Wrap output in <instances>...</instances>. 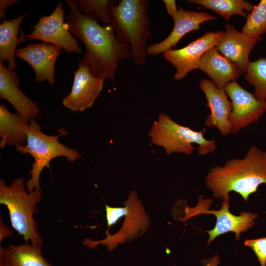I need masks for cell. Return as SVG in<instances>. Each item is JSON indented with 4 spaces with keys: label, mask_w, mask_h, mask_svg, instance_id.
I'll return each instance as SVG.
<instances>
[{
    "label": "cell",
    "mask_w": 266,
    "mask_h": 266,
    "mask_svg": "<svg viewBox=\"0 0 266 266\" xmlns=\"http://www.w3.org/2000/svg\"><path fill=\"white\" fill-rule=\"evenodd\" d=\"M198 199V204L195 207H185L184 217L180 220L185 221L199 214L214 215L216 218L215 226L213 229L206 231L209 236L208 245L218 236L228 232L234 233L236 240H238L241 233L253 227L255 224V219L259 216L257 214L245 211L241 212L238 216L234 215L230 211V202L224 201L220 209L209 210L213 201L212 199H203V196H200Z\"/></svg>",
    "instance_id": "cell-7"
},
{
    "label": "cell",
    "mask_w": 266,
    "mask_h": 266,
    "mask_svg": "<svg viewBox=\"0 0 266 266\" xmlns=\"http://www.w3.org/2000/svg\"><path fill=\"white\" fill-rule=\"evenodd\" d=\"M27 13L10 20L5 19L0 25V62L8 63V68L15 70L16 64L15 56L16 47L20 43L26 41L27 34L21 30L18 37L20 25Z\"/></svg>",
    "instance_id": "cell-21"
},
{
    "label": "cell",
    "mask_w": 266,
    "mask_h": 266,
    "mask_svg": "<svg viewBox=\"0 0 266 266\" xmlns=\"http://www.w3.org/2000/svg\"><path fill=\"white\" fill-rule=\"evenodd\" d=\"M12 234V232L4 225L2 221L0 220V241L4 237H7Z\"/></svg>",
    "instance_id": "cell-28"
},
{
    "label": "cell",
    "mask_w": 266,
    "mask_h": 266,
    "mask_svg": "<svg viewBox=\"0 0 266 266\" xmlns=\"http://www.w3.org/2000/svg\"><path fill=\"white\" fill-rule=\"evenodd\" d=\"M224 33L223 31L208 32L183 48L165 52L163 54L164 58L176 68L173 79L179 81L191 71L199 69L202 56L216 46Z\"/></svg>",
    "instance_id": "cell-12"
},
{
    "label": "cell",
    "mask_w": 266,
    "mask_h": 266,
    "mask_svg": "<svg viewBox=\"0 0 266 266\" xmlns=\"http://www.w3.org/2000/svg\"><path fill=\"white\" fill-rule=\"evenodd\" d=\"M225 28L215 47L222 55L234 63L243 74L246 73L251 62L249 58L250 53L260 38H251L228 23Z\"/></svg>",
    "instance_id": "cell-17"
},
{
    "label": "cell",
    "mask_w": 266,
    "mask_h": 266,
    "mask_svg": "<svg viewBox=\"0 0 266 266\" xmlns=\"http://www.w3.org/2000/svg\"><path fill=\"white\" fill-rule=\"evenodd\" d=\"M167 13L172 17L174 27L170 34L163 40L148 46L147 54L156 56L175 47L186 34L200 29L205 22L215 20V17L206 12H197L177 8L174 0H164Z\"/></svg>",
    "instance_id": "cell-9"
},
{
    "label": "cell",
    "mask_w": 266,
    "mask_h": 266,
    "mask_svg": "<svg viewBox=\"0 0 266 266\" xmlns=\"http://www.w3.org/2000/svg\"><path fill=\"white\" fill-rule=\"evenodd\" d=\"M124 203L126 207L125 219L120 230L112 235L109 232L105 231L106 237L100 240H94L86 237L82 241L83 245L94 249L101 244L106 246L107 250L110 251L115 249L118 244L133 240L146 232L150 219L141 201L137 198V192L135 191L130 192Z\"/></svg>",
    "instance_id": "cell-8"
},
{
    "label": "cell",
    "mask_w": 266,
    "mask_h": 266,
    "mask_svg": "<svg viewBox=\"0 0 266 266\" xmlns=\"http://www.w3.org/2000/svg\"><path fill=\"white\" fill-rule=\"evenodd\" d=\"M205 130L196 131L182 126L165 113L160 114L148 133L153 144L163 147L168 155L173 153L190 155L195 150L193 144L198 145L200 155L205 156L214 152L217 145L214 140L206 139Z\"/></svg>",
    "instance_id": "cell-6"
},
{
    "label": "cell",
    "mask_w": 266,
    "mask_h": 266,
    "mask_svg": "<svg viewBox=\"0 0 266 266\" xmlns=\"http://www.w3.org/2000/svg\"><path fill=\"white\" fill-rule=\"evenodd\" d=\"M42 246L29 242L0 247V266H52L42 253Z\"/></svg>",
    "instance_id": "cell-19"
},
{
    "label": "cell",
    "mask_w": 266,
    "mask_h": 266,
    "mask_svg": "<svg viewBox=\"0 0 266 266\" xmlns=\"http://www.w3.org/2000/svg\"><path fill=\"white\" fill-rule=\"evenodd\" d=\"M245 245L254 251L261 266H266V237L254 239H247Z\"/></svg>",
    "instance_id": "cell-26"
},
{
    "label": "cell",
    "mask_w": 266,
    "mask_h": 266,
    "mask_svg": "<svg viewBox=\"0 0 266 266\" xmlns=\"http://www.w3.org/2000/svg\"><path fill=\"white\" fill-rule=\"evenodd\" d=\"M224 89L232 104L229 118L232 134H237L243 128L259 121L266 111V100L257 99L236 81L228 83Z\"/></svg>",
    "instance_id": "cell-11"
},
{
    "label": "cell",
    "mask_w": 266,
    "mask_h": 266,
    "mask_svg": "<svg viewBox=\"0 0 266 266\" xmlns=\"http://www.w3.org/2000/svg\"><path fill=\"white\" fill-rule=\"evenodd\" d=\"M245 79L255 88L254 95L260 100H266V58L251 62L246 72Z\"/></svg>",
    "instance_id": "cell-23"
},
{
    "label": "cell",
    "mask_w": 266,
    "mask_h": 266,
    "mask_svg": "<svg viewBox=\"0 0 266 266\" xmlns=\"http://www.w3.org/2000/svg\"><path fill=\"white\" fill-rule=\"evenodd\" d=\"M220 263V258L216 254L207 261L204 266H218Z\"/></svg>",
    "instance_id": "cell-29"
},
{
    "label": "cell",
    "mask_w": 266,
    "mask_h": 266,
    "mask_svg": "<svg viewBox=\"0 0 266 266\" xmlns=\"http://www.w3.org/2000/svg\"><path fill=\"white\" fill-rule=\"evenodd\" d=\"M242 33L253 38H260L266 33V0H261L248 13Z\"/></svg>",
    "instance_id": "cell-24"
},
{
    "label": "cell",
    "mask_w": 266,
    "mask_h": 266,
    "mask_svg": "<svg viewBox=\"0 0 266 266\" xmlns=\"http://www.w3.org/2000/svg\"><path fill=\"white\" fill-rule=\"evenodd\" d=\"M187 2L195 3L211 10L229 21L234 15L247 17L255 5L251 2L243 0H189Z\"/></svg>",
    "instance_id": "cell-22"
},
{
    "label": "cell",
    "mask_w": 266,
    "mask_h": 266,
    "mask_svg": "<svg viewBox=\"0 0 266 266\" xmlns=\"http://www.w3.org/2000/svg\"><path fill=\"white\" fill-rule=\"evenodd\" d=\"M61 51V48L46 42L29 43L17 49L15 55L33 67L35 74L34 81L46 80L53 86L55 83V64Z\"/></svg>",
    "instance_id": "cell-14"
},
{
    "label": "cell",
    "mask_w": 266,
    "mask_h": 266,
    "mask_svg": "<svg viewBox=\"0 0 266 266\" xmlns=\"http://www.w3.org/2000/svg\"><path fill=\"white\" fill-rule=\"evenodd\" d=\"M41 194V189L27 193L24 177L14 180L10 185L0 180V203L7 207L12 228L25 242L42 246L43 240L33 218L37 212V204L42 200Z\"/></svg>",
    "instance_id": "cell-4"
},
{
    "label": "cell",
    "mask_w": 266,
    "mask_h": 266,
    "mask_svg": "<svg viewBox=\"0 0 266 266\" xmlns=\"http://www.w3.org/2000/svg\"><path fill=\"white\" fill-rule=\"evenodd\" d=\"M30 122L23 115L12 113L5 104L0 105V148L6 145H25L27 142V132Z\"/></svg>",
    "instance_id": "cell-20"
},
{
    "label": "cell",
    "mask_w": 266,
    "mask_h": 266,
    "mask_svg": "<svg viewBox=\"0 0 266 266\" xmlns=\"http://www.w3.org/2000/svg\"><path fill=\"white\" fill-rule=\"evenodd\" d=\"M66 133L62 129L58 135H48L41 131L37 121L30 123L26 144L16 147L17 151L22 154H30L34 159L29 174L31 177L26 183L29 192L41 189L39 186L40 174L45 167L50 169V163L53 159L64 157L67 161L73 162L81 157L78 151L66 147L59 141V137Z\"/></svg>",
    "instance_id": "cell-5"
},
{
    "label": "cell",
    "mask_w": 266,
    "mask_h": 266,
    "mask_svg": "<svg viewBox=\"0 0 266 266\" xmlns=\"http://www.w3.org/2000/svg\"><path fill=\"white\" fill-rule=\"evenodd\" d=\"M110 0H78V7L84 15L105 25H111V19L108 11Z\"/></svg>",
    "instance_id": "cell-25"
},
{
    "label": "cell",
    "mask_w": 266,
    "mask_h": 266,
    "mask_svg": "<svg viewBox=\"0 0 266 266\" xmlns=\"http://www.w3.org/2000/svg\"><path fill=\"white\" fill-rule=\"evenodd\" d=\"M104 79L94 76L88 66L81 60L70 92L63 100V104L72 111H83L94 104L103 87Z\"/></svg>",
    "instance_id": "cell-13"
},
{
    "label": "cell",
    "mask_w": 266,
    "mask_h": 266,
    "mask_svg": "<svg viewBox=\"0 0 266 266\" xmlns=\"http://www.w3.org/2000/svg\"><path fill=\"white\" fill-rule=\"evenodd\" d=\"M110 0L111 25L117 39L129 45L131 58L138 66L143 65L148 56L147 42L152 35L147 0H121L117 4Z\"/></svg>",
    "instance_id": "cell-3"
},
{
    "label": "cell",
    "mask_w": 266,
    "mask_h": 266,
    "mask_svg": "<svg viewBox=\"0 0 266 266\" xmlns=\"http://www.w3.org/2000/svg\"><path fill=\"white\" fill-rule=\"evenodd\" d=\"M66 1L69 8L65 16L68 30L85 46L81 61L94 76L114 81L119 61L131 58L129 45L117 39L111 25L102 26L84 15L77 0Z\"/></svg>",
    "instance_id": "cell-1"
},
{
    "label": "cell",
    "mask_w": 266,
    "mask_h": 266,
    "mask_svg": "<svg viewBox=\"0 0 266 266\" xmlns=\"http://www.w3.org/2000/svg\"><path fill=\"white\" fill-rule=\"evenodd\" d=\"M200 88L205 96L206 105L210 110L205 119V125L216 127L223 136L231 133L229 118L232 104L225 89L218 88L212 81L206 79H201Z\"/></svg>",
    "instance_id": "cell-15"
},
{
    "label": "cell",
    "mask_w": 266,
    "mask_h": 266,
    "mask_svg": "<svg viewBox=\"0 0 266 266\" xmlns=\"http://www.w3.org/2000/svg\"><path fill=\"white\" fill-rule=\"evenodd\" d=\"M20 78L14 70L5 67L0 62V98L10 103L19 113L32 123L39 118L37 105L18 87Z\"/></svg>",
    "instance_id": "cell-16"
},
{
    "label": "cell",
    "mask_w": 266,
    "mask_h": 266,
    "mask_svg": "<svg viewBox=\"0 0 266 266\" xmlns=\"http://www.w3.org/2000/svg\"><path fill=\"white\" fill-rule=\"evenodd\" d=\"M66 12L60 1L49 15L41 17L37 23L31 27L33 32L27 34L28 39L38 40L63 48L68 53L80 54L82 50L76 38L69 31L65 21Z\"/></svg>",
    "instance_id": "cell-10"
},
{
    "label": "cell",
    "mask_w": 266,
    "mask_h": 266,
    "mask_svg": "<svg viewBox=\"0 0 266 266\" xmlns=\"http://www.w3.org/2000/svg\"><path fill=\"white\" fill-rule=\"evenodd\" d=\"M18 2L17 0H0V21H3L6 18V9Z\"/></svg>",
    "instance_id": "cell-27"
},
{
    "label": "cell",
    "mask_w": 266,
    "mask_h": 266,
    "mask_svg": "<svg viewBox=\"0 0 266 266\" xmlns=\"http://www.w3.org/2000/svg\"><path fill=\"white\" fill-rule=\"evenodd\" d=\"M205 183L214 198L230 202L229 193L233 191L246 201L259 185L266 184V152L252 145L243 158L231 159L223 166L211 168Z\"/></svg>",
    "instance_id": "cell-2"
},
{
    "label": "cell",
    "mask_w": 266,
    "mask_h": 266,
    "mask_svg": "<svg viewBox=\"0 0 266 266\" xmlns=\"http://www.w3.org/2000/svg\"><path fill=\"white\" fill-rule=\"evenodd\" d=\"M199 69L204 72L219 88L224 89L229 83L236 81L242 74L239 67L222 55L214 47L201 57Z\"/></svg>",
    "instance_id": "cell-18"
}]
</instances>
